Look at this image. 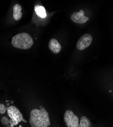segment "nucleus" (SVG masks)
I'll return each instance as SVG.
<instances>
[{"mask_svg":"<svg viewBox=\"0 0 113 127\" xmlns=\"http://www.w3.org/2000/svg\"><path fill=\"white\" fill-rule=\"evenodd\" d=\"M1 122H2V124L4 125H7L8 124V123H9L8 119L6 117L2 118V119L1 120Z\"/></svg>","mask_w":113,"mask_h":127,"instance_id":"f8f14e48","label":"nucleus"},{"mask_svg":"<svg viewBox=\"0 0 113 127\" xmlns=\"http://www.w3.org/2000/svg\"><path fill=\"white\" fill-rule=\"evenodd\" d=\"M29 123L31 127H48L50 125L49 115L44 107L34 109L30 113Z\"/></svg>","mask_w":113,"mask_h":127,"instance_id":"f257e3e1","label":"nucleus"},{"mask_svg":"<svg viewBox=\"0 0 113 127\" xmlns=\"http://www.w3.org/2000/svg\"><path fill=\"white\" fill-rule=\"evenodd\" d=\"M92 40H93V38L90 34H84L77 42L76 47L79 50H83L91 45Z\"/></svg>","mask_w":113,"mask_h":127,"instance_id":"39448f33","label":"nucleus"},{"mask_svg":"<svg viewBox=\"0 0 113 127\" xmlns=\"http://www.w3.org/2000/svg\"><path fill=\"white\" fill-rule=\"evenodd\" d=\"M7 111L8 115L10 118L9 121L10 127H13L17 125L23 120L24 117L22 113L14 106H11L8 107Z\"/></svg>","mask_w":113,"mask_h":127,"instance_id":"7ed1b4c3","label":"nucleus"},{"mask_svg":"<svg viewBox=\"0 0 113 127\" xmlns=\"http://www.w3.org/2000/svg\"><path fill=\"white\" fill-rule=\"evenodd\" d=\"M71 19L73 22L76 24H82L86 23L89 20V17L85 15L84 11L83 10H80L79 11L74 12L71 16Z\"/></svg>","mask_w":113,"mask_h":127,"instance_id":"423d86ee","label":"nucleus"},{"mask_svg":"<svg viewBox=\"0 0 113 127\" xmlns=\"http://www.w3.org/2000/svg\"><path fill=\"white\" fill-rule=\"evenodd\" d=\"M34 9L35 11L38 16L42 18H44L46 17V11L44 7L40 5H36Z\"/></svg>","mask_w":113,"mask_h":127,"instance_id":"1a4fd4ad","label":"nucleus"},{"mask_svg":"<svg viewBox=\"0 0 113 127\" xmlns=\"http://www.w3.org/2000/svg\"><path fill=\"white\" fill-rule=\"evenodd\" d=\"M22 7L19 4H15L13 7V18L16 20H19L22 17V13L21 11Z\"/></svg>","mask_w":113,"mask_h":127,"instance_id":"6e6552de","label":"nucleus"},{"mask_svg":"<svg viewBox=\"0 0 113 127\" xmlns=\"http://www.w3.org/2000/svg\"><path fill=\"white\" fill-rule=\"evenodd\" d=\"M91 123L89 119L85 116H82L79 123L78 127H90Z\"/></svg>","mask_w":113,"mask_h":127,"instance_id":"9d476101","label":"nucleus"},{"mask_svg":"<svg viewBox=\"0 0 113 127\" xmlns=\"http://www.w3.org/2000/svg\"><path fill=\"white\" fill-rule=\"evenodd\" d=\"M64 120L67 127H78L79 119L73 111L67 110L64 115Z\"/></svg>","mask_w":113,"mask_h":127,"instance_id":"20e7f679","label":"nucleus"},{"mask_svg":"<svg viewBox=\"0 0 113 127\" xmlns=\"http://www.w3.org/2000/svg\"><path fill=\"white\" fill-rule=\"evenodd\" d=\"M6 108L3 104L0 103V114H4L6 111Z\"/></svg>","mask_w":113,"mask_h":127,"instance_id":"9b49d317","label":"nucleus"},{"mask_svg":"<svg viewBox=\"0 0 113 127\" xmlns=\"http://www.w3.org/2000/svg\"><path fill=\"white\" fill-rule=\"evenodd\" d=\"M48 47L54 54H58V53L60 52L62 49L61 44L56 39H52L49 40Z\"/></svg>","mask_w":113,"mask_h":127,"instance_id":"0eeeda50","label":"nucleus"},{"mask_svg":"<svg viewBox=\"0 0 113 127\" xmlns=\"http://www.w3.org/2000/svg\"><path fill=\"white\" fill-rule=\"evenodd\" d=\"M12 44L17 48L28 49L33 45V40L29 34L26 33H22L15 35L12 38Z\"/></svg>","mask_w":113,"mask_h":127,"instance_id":"f03ea898","label":"nucleus"}]
</instances>
